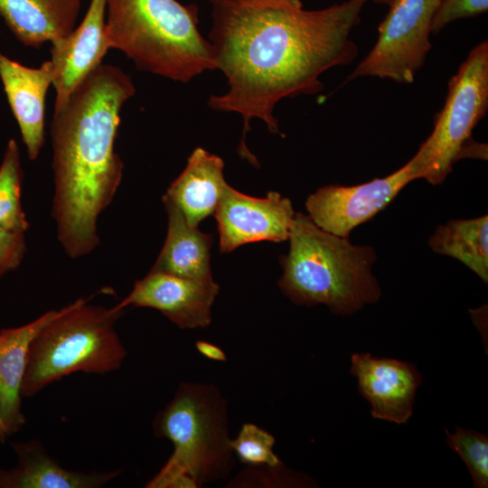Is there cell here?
<instances>
[{
    "mask_svg": "<svg viewBox=\"0 0 488 488\" xmlns=\"http://www.w3.org/2000/svg\"><path fill=\"white\" fill-rule=\"evenodd\" d=\"M367 1L348 0L306 11L249 0H210L209 42L229 89L211 96L209 106L241 115L238 151L242 158L258 164L245 144L252 118L261 119L271 133L279 134L274 108L280 99L319 92L323 88L319 78L324 71L356 58L358 48L350 35Z\"/></svg>",
    "mask_w": 488,
    "mask_h": 488,
    "instance_id": "1",
    "label": "cell"
},
{
    "mask_svg": "<svg viewBox=\"0 0 488 488\" xmlns=\"http://www.w3.org/2000/svg\"><path fill=\"white\" fill-rule=\"evenodd\" d=\"M135 86L120 68L100 63L53 111L52 215L64 251L78 258L99 244L98 220L119 187L123 163L115 140Z\"/></svg>",
    "mask_w": 488,
    "mask_h": 488,
    "instance_id": "2",
    "label": "cell"
},
{
    "mask_svg": "<svg viewBox=\"0 0 488 488\" xmlns=\"http://www.w3.org/2000/svg\"><path fill=\"white\" fill-rule=\"evenodd\" d=\"M288 239L278 284L294 304H322L336 314L350 315L380 298L371 271L377 259L371 247L329 233L301 212L295 214Z\"/></svg>",
    "mask_w": 488,
    "mask_h": 488,
    "instance_id": "3",
    "label": "cell"
},
{
    "mask_svg": "<svg viewBox=\"0 0 488 488\" xmlns=\"http://www.w3.org/2000/svg\"><path fill=\"white\" fill-rule=\"evenodd\" d=\"M106 36L142 70L188 82L216 70L212 46L198 30L197 8L176 0H108Z\"/></svg>",
    "mask_w": 488,
    "mask_h": 488,
    "instance_id": "4",
    "label": "cell"
},
{
    "mask_svg": "<svg viewBox=\"0 0 488 488\" xmlns=\"http://www.w3.org/2000/svg\"><path fill=\"white\" fill-rule=\"evenodd\" d=\"M174 451L147 488H199L227 478L235 466L227 400L211 383L182 382L154 420Z\"/></svg>",
    "mask_w": 488,
    "mask_h": 488,
    "instance_id": "5",
    "label": "cell"
},
{
    "mask_svg": "<svg viewBox=\"0 0 488 488\" xmlns=\"http://www.w3.org/2000/svg\"><path fill=\"white\" fill-rule=\"evenodd\" d=\"M122 313L89 305L85 298L61 308L31 344L22 398L73 372L103 374L119 369L127 350L115 324Z\"/></svg>",
    "mask_w": 488,
    "mask_h": 488,
    "instance_id": "6",
    "label": "cell"
},
{
    "mask_svg": "<svg viewBox=\"0 0 488 488\" xmlns=\"http://www.w3.org/2000/svg\"><path fill=\"white\" fill-rule=\"evenodd\" d=\"M488 108V42H481L469 52L448 82L445 105L436 116L429 136L416 155L423 178L441 184L464 157H474L477 143L472 131Z\"/></svg>",
    "mask_w": 488,
    "mask_h": 488,
    "instance_id": "7",
    "label": "cell"
},
{
    "mask_svg": "<svg viewBox=\"0 0 488 488\" xmlns=\"http://www.w3.org/2000/svg\"><path fill=\"white\" fill-rule=\"evenodd\" d=\"M441 0H392L376 43L346 81L378 77L409 84L431 49L432 21Z\"/></svg>",
    "mask_w": 488,
    "mask_h": 488,
    "instance_id": "8",
    "label": "cell"
},
{
    "mask_svg": "<svg viewBox=\"0 0 488 488\" xmlns=\"http://www.w3.org/2000/svg\"><path fill=\"white\" fill-rule=\"evenodd\" d=\"M423 177L415 155L402 167L383 178L352 186L326 185L309 195L308 216L322 230L348 238L358 225L382 211L410 182Z\"/></svg>",
    "mask_w": 488,
    "mask_h": 488,
    "instance_id": "9",
    "label": "cell"
},
{
    "mask_svg": "<svg viewBox=\"0 0 488 488\" xmlns=\"http://www.w3.org/2000/svg\"><path fill=\"white\" fill-rule=\"evenodd\" d=\"M213 214L218 222L220 249L231 252L251 242L287 239L296 213L291 201L278 192L255 198L228 185Z\"/></svg>",
    "mask_w": 488,
    "mask_h": 488,
    "instance_id": "10",
    "label": "cell"
},
{
    "mask_svg": "<svg viewBox=\"0 0 488 488\" xmlns=\"http://www.w3.org/2000/svg\"><path fill=\"white\" fill-rule=\"evenodd\" d=\"M219 290L212 277L187 278L149 271L114 308L150 307L182 329L206 327L211 324V306Z\"/></svg>",
    "mask_w": 488,
    "mask_h": 488,
    "instance_id": "11",
    "label": "cell"
},
{
    "mask_svg": "<svg viewBox=\"0 0 488 488\" xmlns=\"http://www.w3.org/2000/svg\"><path fill=\"white\" fill-rule=\"evenodd\" d=\"M350 372L357 379L358 390L370 403L374 418L399 425L410 419L422 381L414 364L354 352L351 356Z\"/></svg>",
    "mask_w": 488,
    "mask_h": 488,
    "instance_id": "12",
    "label": "cell"
},
{
    "mask_svg": "<svg viewBox=\"0 0 488 488\" xmlns=\"http://www.w3.org/2000/svg\"><path fill=\"white\" fill-rule=\"evenodd\" d=\"M108 0H91L81 23L68 36L52 42L56 90L54 110L97 66L109 49L106 36L105 10Z\"/></svg>",
    "mask_w": 488,
    "mask_h": 488,
    "instance_id": "13",
    "label": "cell"
},
{
    "mask_svg": "<svg viewBox=\"0 0 488 488\" xmlns=\"http://www.w3.org/2000/svg\"><path fill=\"white\" fill-rule=\"evenodd\" d=\"M0 78L19 125L28 156L35 160L44 143V107L54 70L51 61L33 69L0 52Z\"/></svg>",
    "mask_w": 488,
    "mask_h": 488,
    "instance_id": "14",
    "label": "cell"
},
{
    "mask_svg": "<svg viewBox=\"0 0 488 488\" xmlns=\"http://www.w3.org/2000/svg\"><path fill=\"white\" fill-rule=\"evenodd\" d=\"M224 163L218 155L197 147L182 174L172 183L163 202L175 206L190 226L213 214L228 186Z\"/></svg>",
    "mask_w": 488,
    "mask_h": 488,
    "instance_id": "15",
    "label": "cell"
},
{
    "mask_svg": "<svg viewBox=\"0 0 488 488\" xmlns=\"http://www.w3.org/2000/svg\"><path fill=\"white\" fill-rule=\"evenodd\" d=\"M17 464L0 468V488H99L120 471L83 473L62 467L36 440L12 444Z\"/></svg>",
    "mask_w": 488,
    "mask_h": 488,
    "instance_id": "16",
    "label": "cell"
},
{
    "mask_svg": "<svg viewBox=\"0 0 488 488\" xmlns=\"http://www.w3.org/2000/svg\"><path fill=\"white\" fill-rule=\"evenodd\" d=\"M60 310H51L24 325L0 331L1 414L9 435L23 428L22 385L31 344Z\"/></svg>",
    "mask_w": 488,
    "mask_h": 488,
    "instance_id": "17",
    "label": "cell"
},
{
    "mask_svg": "<svg viewBox=\"0 0 488 488\" xmlns=\"http://www.w3.org/2000/svg\"><path fill=\"white\" fill-rule=\"evenodd\" d=\"M80 0H0V14L17 39L38 48L75 29Z\"/></svg>",
    "mask_w": 488,
    "mask_h": 488,
    "instance_id": "18",
    "label": "cell"
},
{
    "mask_svg": "<svg viewBox=\"0 0 488 488\" xmlns=\"http://www.w3.org/2000/svg\"><path fill=\"white\" fill-rule=\"evenodd\" d=\"M168 230L164 247L150 271L187 278H211L210 249L212 236L190 226L181 211L164 202Z\"/></svg>",
    "mask_w": 488,
    "mask_h": 488,
    "instance_id": "19",
    "label": "cell"
},
{
    "mask_svg": "<svg viewBox=\"0 0 488 488\" xmlns=\"http://www.w3.org/2000/svg\"><path fill=\"white\" fill-rule=\"evenodd\" d=\"M436 253L456 258L488 282V216L450 220L438 225L428 240Z\"/></svg>",
    "mask_w": 488,
    "mask_h": 488,
    "instance_id": "20",
    "label": "cell"
},
{
    "mask_svg": "<svg viewBox=\"0 0 488 488\" xmlns=\"http://www.w3.org/2000/svg\"><path fill=\"white\" fill-rule=\"evenodd\" d=\"M22 179L20 151L10 139L0 165V226L25 232L29 222L21 203Z\"/></svg>",
    "mask_w": 488,
    "mask_h": 488,
    "instance_id": "21",
    "label": "cell"
},
{
    "mask_svg": "<svg viewBox=\"0 0 488 488\" xmlns=\"http://www.w3.org/2000/svg\"><path fill=\"white\" fill-rule=\"evenodd\" d=\"M446 444L465 462L474 488L488 487V437L460 427L454 433L445 428Z\"/></svg>",
    "mask_w": 488,
    "mask_h": 488,
    "instance_id": "22",
    "label": "cell"
},
{
    "mask_svg": "<svg viewBox=\"0 0 488 488\" xmlns=\"http://www.w3.org/2000/svg\"><path fill=\"white\" fill-rule=\"evenodd\" d=\"M275 437L252 423L242 425L230 446L238 459L248 465H278L283 464L275 454Z\"/></svg>",
    "mask_w": 488,
    "mask_h": 488,
    "instance_id": "23",
    "label": "cell"
},
{
    "mask_svg": "<svg viewBox=\"0 0 488 488\" xmlns=\"http://www.w3.org/2000/svg\"><path fill=\"white\" fill-rule=\"evenodd\" d=\"M313 480L302 473L278 465H249L229 483L227 487H308Z\"/></svg>",
    "mask_w": 488,
    "mask_h": 488,
    "instance_id": "24",
    "label": "cell"
},
{
    "mask_svg": "<svg viewBox=\"0 0 488 488\" xmlns=\"http://www.w3.org/2000/svg\"><path fill=\"white\" fill-rule=\"evenodd\" d=\"M488 0H441L432 21V33H438L449 23L486 12Z\"/></svg>",
    "mask_w": 488,
    "mask_h": 488,
    "instance_id": "25",
    "label": "cell"
},
{
    "mask_svg": "<svg viewBox=\"0 0 488 488\" xmlns=\"http://www.w3.org/2000/svg\"><path fill=\"white\" fill-rule=\"evenodd\" d=\"M26 253L25 232L0 226V278L16 269Z\"/></svg>",
    "mask_w": 488,
    "mask_h": 488,
    "instance_id": "26",
    "label": "cell"
},
{
    "mask_svg": "<svg viewBox=\"0 0 488 488\" xmlns=\"http://www.w3.org/2000/svg\"><path fill=\"white\" fill-rule=\"evenodd\" d=\"M197 351L209 360L215 361H226V353L217 345L206 341H197L195 343Z\"/></svg>",
    "mask_w": 488,
    "mask_h": 488,
    "instance_id": "27",
    "label": "cell"
},
{
    "mask_svg": "<svg viewBox=\"0 0 488 488\" xmlns=\"http://www.w3.org/2000/svg\"><path fill=\"white\" fill-rule=\"evenodd\" d=\"M249 2L267 6H290V7H302L300 0H249Z\"/></svg>",
    "mask_w": 488,
    "mask_h": 488,
    "instance_id": "28",
    "label": "cell"
},
{
    "mask_svg": "<svg viewBox=\"0 0 488 488\" xmlns=\"http://www.w3.org/2000/svg\"><path fill=\"white\" fill-rule=\"evenodd\" d=\"M8 436L10 435L1 414V400H0V441L1 442L5 441Z\"/></svg>",
    "mask_w": 488,
    "mask_h": 488,
    "instance_id": "29",
    "label": "cell"
},
{
    "mask_svg": "<svg viewBox=\"0 0 488 488\" xmlns=\"http://www.w3.org/2000/svg\"><path fill=\"white\" fill-rule=\"evenodd\" d=\"M374 1L379 4H385L389 5L392 0H374Z\"/></svg>",
    "mask_w": 488,
    "mask_h": 488,
    "instance_id": "30",
    "label": "cell"
}]
</instances>
